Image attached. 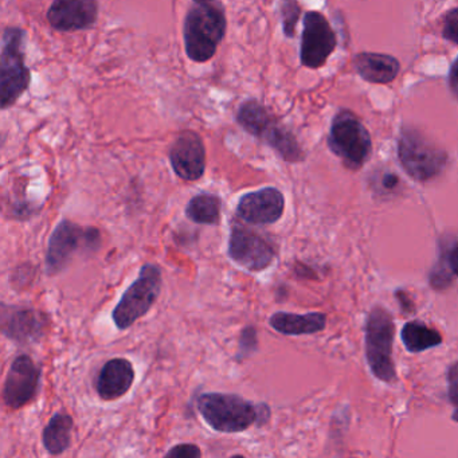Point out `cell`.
Returning <instances> with one entry per match:
<instances>
[{
	"label": "cell",
	"mask_w": 458,
	"mask_h": 458,
	"mask_svg": "<svg viewBox=\"0 0 458 458\" xmlns=\"http://www.w3.org/2000/svg\"><path fill=\"white\" fill-rule=\"evenodd\" d=\"M273 119V114L257 100H246L238 106L235 122L253 138H259L267 123Z\"/></svg>",
	"instance_id": "obj_22"
},
{
	"label": "cell",
	"mask_w": 458,
	"mask_h": 458,
	"mask_svg": "<svg viewBox=\"0 0 458 458\" xmlns=\"http://www.w3.org/2000/svg\"><path fill=\"white\" fill-rule=\"evenodd\" d=\"M402 342L410 352H422L441 344L442 336L438 331L420 323L410 321L402 329Z\"/></svg>",
	"instance_id": "obj_23"
},
{
	"label": "cell",
	"mask_w": 458,
	"mask_h": 458,
	"mask_svg": "<svg viewBox=\"0 0 458 458\" xmlns=\"http://www.w3.org/2000/svg\"><path fill=\"white\" fill-rule=\"evenodd\" d=\"M269 326L286 336L318 334L327 326V316L320 312L297 315V313L276 312L270 316Z\"/></svg>",
	"instance_id": "obj_19"
},
{
	"label": "cell",
	"mask_w": 458,
	"mask_h": 458,
	"mask_svg": "<svg viewBox=\"0 0 458 458\" xmlns=\"http://www.w3.org/2000/svg\"><path fill=\"white\" fill-rule=\"evenodd\" d=\"M101 234L95 227H82L69 219L58 222L49 238L47 251V272L55 276L63 272L73 259L76 251L98 250Z\"/></svg>",
	"instance_id": "obj_8"
},
{
	"label": "cell",
	"mask_w": 458,
	"mask_h": 458,
	"mask_svg": "<svg viewBox=\"0 0 458 458\" xmlns=\"http://www.w3.org/2000/svg\"><path fill=\"white\" fill-rule=\"evenodd\" d=\"M259 140L269 146L284 162L300 163L305 159L304 151L296 136L273 117L259 136Z\"/></svg>",
	"instance_id": "obj_18"
},
{
	"label": "cell",
	"mask_w": 458,
	"mask_h": 458,
	"mask_svg": "<svg viewBox=\"0 0 458 458\" xmlns=\"http://www.w3.org/2000/svg\"><path fill=\"white\" fill-rule=\"evenodd\" d=\"M227 254L238 267L251 273L267 269L276 259L275 248L265 238L241 225H233Z\"/></svg>",
	"instance_id": "obj_10"
},
{
	"label": "cell",
	"mask_w": 458,
	"mask_h": 458,
	"mask_svg": "<svg viewBox=\"0 0 458 458\" xmlns=\"http://www.w3.org/2000/svg\"><path fill=\"white\" fill-rule=\"evenodd\" d=\"M47 21L55 31L73 33L89 30L98 18V0H55L47 10Z\"/></svg>",
	"instance_id": "obj_14"
},
{
	"label": "cell",
	"mask_w": 458,
	"mask_h": 458,
	"mask_svg": "<svg viewBox=\"0 0 458 458\" xmlns=\"http://www.w3.org/2000/svg\"><path fill=\"white\" fill-rule=\"evenodd\" d=\"M28 34L23 29L7 26L2 34L0 55V106L4 111L14 106L31 82V72L26 65Z\"/></svg>",
	"instance_id": "obj_3"
},
{
	"label": "cell",
	"mask_w": 458,
	"mask_h": 458,
	"mask_svg": "<svg viewBox=\"0 0 458 458\" xmlns=\"http://www.w3.org/2000/svg\"><path fill=\"white\" fill-rule=\"evenodd\" d=\"M446 267L452 275L458 276V243L447 251Z\"/></svg>",
	"instance_id": "obj_29"
},
{
	"label": "cell",
	"mask_w": 458,
	"mask_h": 458,
	"mask_svg": "<svg viewBox=\"0 0 458 458\" xmlns=\"http://www.w3.org/2000/svg\"><path fill=\"white\" fill-rule=\"evenodd\" d=\"M222 199L211 192H200L187 203L186 213L190 221L206 226H214L221 221Z\"/></svg>",
	"instance_id": "obj_21"
},
{
	"label": "cell",
	"mask_w": 458,
	"mask_h": 458,
	"mask_svg": "<svg viewBox=\"0 0 458 458\" xmlns=\"http://www.w3.org/2000/svg\"><path fill=\"white\" fill-rule=\"evenodd\" d=\"M197 409L203 420L218 433L235 434L269 420L267 404L253 403L237 394L205 393L198 396Z\"/></svg>",
	"instance_id": "obj_2"
},
{
	"label": "cell",
	"mask_w": 458,
	"mask_h": 458,
	"mask_svg": "<svg viewBox=\"0 0 458 458\" xmlns=\"http://www.w3.org/2000/svg\"><path fill=\"white\" fill-rule=\"evenodd\" d=\"M449 88L455 98H458V58L453 63L449 72Z\"/></svg>",
	"instance_id": "obj_30"
},
{
	"label": "cell",
	"mask_w": 458,
	"mask_h": 458,
	"mask_svg": "<svg viewBox=\"0 0 458 458\" xmlns=\"http://www.w3.org/2000/svg\"><path fill=\"white\" fill-rule=\"evenodd\" d=\"M336 34L327 18L318 12H308L302 23L300 60L308 69H318L326 65L336 49Z\"/></svg>",
	"instance_id": "obj_9"
},
{
	"label": "cell",
	"mask_w": 458,
	"mask_h": 458,
	"mask_svg": "<svg viewBox=\"0 0 458 458\" xmlns=\"http://www.w3.org/2000/svg\"><path fill=\"white\" fill-rule=\"evenodd\" d=\"M162 284V269L157 264L143 265L139 277L123 293L112 312L116 328L125 331L144 318L159 299Z\"/></svg>",
	"instance_id": "obj_4"
},
{
	"label": "cell",
	"mask_w": 458,
	"mask_h": 458,
	"mask_svg": "<svg viewBox=\"0 0 458 458\" xmlns=\"http://www.w3.org/2000/svg\"><path fill=\"white\" fill-rule=\"evenodd\" d=\"M398 159L403 170L418 182L436 178L446 167L447 154L415 128H403L398 140Z\"/></svg>",
	"instance_id": "obj_6"
},
{
	"label": "cell",
	"mask_w": 458,
	"mask_h": 458,
	"mask_svg": "<svg viewBox=\"0 0 458 458\" xmlns=\"http://www.w3.org/2000/svg\"><path fill=\"white\" fill-rule=\"evenodd\" d=\"M328 147L345 167L359 170L371 155V136L355 114L342 109L332 120Z\"/></svg>",
	"instance_id": "obj_5"
},
{
	"label": "cell",
	"mask_w": 458,
	"mask_h": 458,
	"mask_svg": "<svg viewBox=\"0 0 458 458\" xmlns=\"http://www.w3.org/2000/svg\"><path fill=\"white\" fill-rule=\"evenodd\" d=\"M226 12L221 0H192L183 22L184 50L197 64L208 63L226 36Z\"/></svg>",
	"instance_id": "obj_1"
},
{
	"label": "cell",
	"mask_w": 458,
	"mask_h": 458,
	"mask_svg": "<svg viewBox=\"0 0 458 458\" xmlns=\"http://www.w3.org/2000/svg\"><path fill=\"white\" fill-rule=\"evenodd\" d=\"M135 377V369L128 359H111L104 364L98 374L96 391L103 401H116L131 390Z\"/></svg>",
	"instance_id": "obj_16"
},
{
	"label": "cell",
	"mask_w": 458,
	"mask_h": 458,
	"mask_svg": "<svg viewBox=\"0 0 458 458\" xmlns=\"http://www.w3.org/2000/svg\"><path fill=\"white\" fill-rule=\"evenodd\" d=\"M300 15H301V9L297 0H283L281 21H283V31L286 38H293Z\"/></svg>",
	"instance_id": "obj_24"
},
{
	"label": "cell",
	"mask_w": 458,
	"mask_h": 458,
	"mask_svg": "<svg viewBox=\"0 0 458 458\" xmlns=\"http://www.w3.org/2000/svg\"><path fill=\"white\" fill-rule=\"evenodd\" d=\"M171 167L176 176L197 182L205 175L206 148L202 138L194 131H183L170 148Z\"/></svg>",
	"instance_id": "obj_13"
},
{
	"label": "cell",
	"mask_w": 458,
	"mask_h": 458,
	"mask_svg": "<svg viewBox=\"0 0 458 458\" xmlns=\"http://www.w3.org/2000/svg\"><path fill=\"white\" fill-rule=\"evenodd\" d=\"M41 369L31 356H17L10 367L4 386V402L9 409H22L30 403L38 393Z\"/></svg>",
	"instance_id": "obj_11"
},
{
	"label": "cell",
	"mask_w": 458,
	"mask_h": 458,
	"mask_svg": "<svg viewBox=\"0 0 458 458\" xmlns=\"http://www.w3.org/2000/svg\"><path fill=\"white\" fill-rule=\"evenodd\" d=\"M383 187L387 190H394L399 184L398 176L394 174H386L382 179Z\"/></svg>",
	"instance_id": "obj_31"
},
{
	"label": "cell",
	"mask_w": 458,
	"mask_h": 458,
	"mask_svg": "<svg viewBox=\"0 0 458 458\" xmlns=\"http://www.w3.org/2000/svg\"><path fill=\"white\" fill-rule=\"evenodd\" d=\"M356 73L371 84H390L401 71L398 60L380 53H360L353 60Z\"/></svg>",
	"instance_id": "obj_17"
},
{
	"label": "cell",
	"mask_w": 458,
	"mask_h": 458,
	"mask_svg": "<svg viewBox=\"0 0 458 458\" xmlns=\"http://www.w3.org/2000/svg\"><path fill=\"white\" fill-rule=\"evenodd\" d=\"M259 348V337H257V331L254 327H246L241 332L240 340H238V360L249 358L251 353L256 352Z\"/></svg>",
	"instance_id": "obj_25"
},
{
	"label": "cell",
	"mask_w": 458,
	"mask_h": 458,
	"mask_svg": "<svg viewBox=\"0 0 458 458\" xmlns=\"http://www.w3.org/2000/svg\"><path fill=\"white\" fill-rule=\"evenodd\" d=\"M73 417L66 411H58L50 418L42 431V444L49 454L60 455L71 447Z\"/></svg>",
	"instance_id": "obj_20"
},
{
	"label": "cell",
	"mask_w": 458,
	"mask_h": 458,
	"mask_svg": "<svg viewBox=\"0 0 458 458\" xmlns=\"http://www.w3.org/2000/svg\"><path fill=\"white\" fill-rule=\"evenodd\" d=\"M395 326L390 313L383 307H375L366 323V356L372 374L386 383L395 382L393 360Z\"/></svg>",
	"instance_id": "obj_7"
},
{
	"label": "cell",
	"mask_w": 458,
	"mask_h": 458,
	"mask_svg": "<svg viewBox=\"0 0 458 458\" xmlns=\"http://www.w3.org/2000/svg\"><path fill=\"white\" fill-rule=\"evenodd\" d=\"M447 380H449V399L455 409L453 412V420L458 422V361L450 366Z\"/></svg>",
	"instance_id": "obj_27"
},
{
	"label": "cell",
	"mask_w": 458,
	"mask_h": 458,
	"mask_svg": "<svg viewBox=\"0 0 458 458\" xmlns=\"http://www.w3.org/2000/svg\"><path fill=\"white\" fill-rule=\"evenodd\" d=\"M442 34L445 39L458 45V9H453L447 13L444 20Z\"/></svg>",
	"instance_id": "obj_26"
},
{
	"label": "cell",
	"mask_w": 458,
	"mask_h": 458,
	"mask_svg": "<svg viewBox=\"0 0 458 458\" xmlns=\"http://www.w3.org/2000/svg\"><path fill=\"white\" fill-rule=\"evenodd\" d=\"M47 316L34 308L4 305L2 308V332L4 336L22 344L38 342L44 336Z\"/></svg>",
	"instance_id": "obj_15"
},
{
	"label": "cell",
	"mask_w": 458,
	"mask_h": 458,
	"mask_svg": "<svg viewBox=\"0 0 458 458\" xmlns=\"http://www.w3.org/2000/svg\"><path fill=\"white\" fill-rule=\"evenodd\" d=\"M285 210V198L276 187H264L257 191L248 192L238 200L235 213L249 225L265 226L280 221Z\"/></svg>",
	"instance_id": "obj_12"
},
{
	"label": "cell",
	"mask_w": 458,
	"mask_h": 458,
	"mask_svg": "<svg viewBox=\"0 0 458 458\" xmlns=\"http://www.w3.org/2000/svg\"><path fill=\"white\" fill-rule=\"evenodd\" d=\"M202 455L199 446L194 444H179L175 446L171 447L165 457L173 458H199Z\"/></svg>",
	"instance_id": "obj_28"
}]
</instances>
